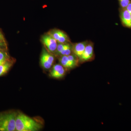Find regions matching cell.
<instances>
[{"label":"cell","instance_id":"5bb4252c","mask_svg":"<svg viewBox=\"0 0 131 131\" xmlns=\"http://www.w3.org/2000/svg\"><path fill=\"white\" fill-rule=\"evenodd\" d=\"M127 10L128 12H129V13L131 15V3H130V4L128 5V6L126 8H125Z\"/></svg>","mask_w":131,"mask_h":131},{"label":"cell","instance_id":"4fadbf2b","mask_svg":"<svg viewBox=\"0 0 131 131\" xmlns=\"http://www.w3.org/2000/svg\"><path fill=\"white\" fill-rule=\"evenodd\" d=\"M120 5L123 9H125L130 4V0H119Z\"/></svg>","mask_w":131,"mask_h":131},{"label":"cell","instance_id":"6da1fadb","mask_svg":"<svg viewBox=\"0 0 131 131\" xmlns=\"http://www.w3.org/2000/svg\"><path fill=\"white\" fill-rule=\"evenodd\" d=\"M40 126L34 120L23 114L17 115L16 130L36 131L40 129Z\"/></svg>","mask_w":131,"mask_h":131},{"label":"cell","instance_id":"8fae6325","mask_svg":"<svg viewBox=\"0 0 131 131\" xmlns=\"http://www.w3.org/2000/svg\"><path fill=\"white\" fill-rule=\"evenodd\" d=\"M12 65V63L8 61L0 65V77L6 74L9 70Z\"/></svg>","mask_w":131,"mask_h":131},{"label":"cell","instance_id":"52a82bcc","mask_svg":"<svg viewBox=\"0 0 131 131\" xmlns=\"http://www.w3.org/2000/svg\"><path fill=\"white\" fill-rule=\"evenodd\" d=\"M94 55L93 46L91 43H88L82 56L80 59L81 62H87L93 58Z\"/></svg>","mask_w":131,"mask_h":131},{"label":"cell","instance_id":"3957f363","mask_svg":"<svg viewBox=\"0 0 131 131\" xmlns=\"http://www.w3.org/2000/svg\"><path fill=\"white\" fill-rule=\"evenodd\" d=\"M80 62L79 58L74 54L62 56L59 59L61 64L66 69H73L77 66Z\"/></svg>","mask_w":131,"mask_h":131},{"label":"cell","instance_id":"ba28073f","mask_svg":"<svg viewBox=\"0 0 131 131\" xmlns=\"http://www.w3.org/2000/svg\"><path fill=\"white\" fill-rule=\"evenodd\" d=\"M65 73L64 67L61 64H56L53 66L50 74L52 77L56 78H60L63 77Z\"/></svg>","mask_w":131,"mask_h":131},{"label":"cell","instance_id":"8992f818","mask_svg":"<svg viewBox=\"0 0 131 131\" xmlns=\"http://www.w3.org/2000/svg\"><path fill=\"white\" fill-rule=\"evenodd\" d=\"M58 43H65L69 41L68 35L63 31L59 30H53L48 33Z\"/></svg>","mask_w":131,"mask_h":131},{"label":"cell","instance_id":"9a60e30c","mask_svg":"<svg viewBox=\"0 0 131 131\" xmlns=\"http://www.w3.org/2000/svg\"><path fill=\"white\" fill-rule=\"evenodd\" d=\"M0 40L2 41L3 42L4 40V38L3 35H2V34L1 32H0Z\"/></svg>","mask_w":131,"mask_h":131},{"label":"cell","instance_id":"30bf717a","mask_svg":"<svg viewBox=\"0 0 131 131\" xmlns=\"http://www.w3.org/2000/svg\"><path fill=\"white\" fill-rule=\"evenodd\" d=\"M121 19L125 26L131 28V15L126 9H123L120 14Z\"/></svg>","mask_w":131,"mask_h":131},{"label":"cell","instance_id":"7a4b0ae2","mask_svg":"<svg viewBox=\"0 0 131 131\" xmlns=\"http://www.w3.org/2000/svg\"><path fill=\"white\" fill-rule=\"evenodd\" d=\"M16 117L15 113L0 115V131L16 130Z\"/></svg>","mask_w":131,"mask_h":131},{"label":"cell","instance_id":"5b68a950","mask_svg":"<svg viewBox=\"0 0 131 131\" xmlns=\"http://www.w3.org/2000/svg\"><path fill=\"white\" fill-rule=\"evenodd\" d=\"M54 57L45 50L42 51L40 57V62L41 66L45 69H48L51 67L54 63Z\"/></svg>","mask_w":131,"mask_h":131},{"label":"cell","instance_id":"277c9868","mask_svg":"<svg viewBox=\"0 0 131 131\" xmlns=\"http://www.w3.org/2000/svg\"><path fill=\"white\" fill-rule=\"evenodd\" d=\"M43 44L51 52H54L57 47V42L49 34L43 35L42 38Z\"/></svg>","mask_w":131,"mask_h":131},{"label":"cell","instance_id":"2e32d148","mask_svg":"<svg viewBox=\"0 0 131 131\" xmlns=\"http://www.w3.org/2000/svg\"><path fill=\"white\" fill-rule=\"evenodd\" d=\"M3 41L0 40V47H2V46H3Z\"/></svg>","mask_w":131,"mask_h":131},{"label":"cell","instance_id":"9c48e42d","mask_svg":"<svg viewBox=\"0 0 131 131\" xmlns=\"http://www.w3.org/2000/svg\"><path fill=\"white\" fill-rule=\"evenodd\" d=\"M88 42L86 41L76 43L73 46V52L74 54L80 59L82 56Z\"/></svg>","mask_w":131,"mask_h":131},{"label":"cell","instance_id":"7c38bea8","mask_svg":"<svg viewBox=\"0 0 131 131\" xmlns=\"http://www.w3.org/2000/svg\"><path fill=\"white\" fill-rule=\"evenodd\" d=\"M7 58L8 56L6 52L0 51V65L6 62Z\"/></svg>","mask_w":131,"mask_h":131}]
</instances>
